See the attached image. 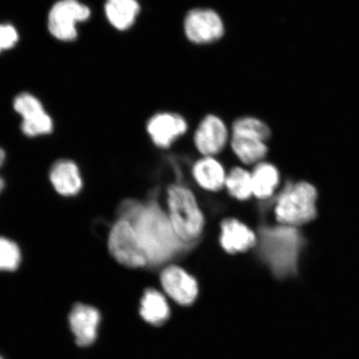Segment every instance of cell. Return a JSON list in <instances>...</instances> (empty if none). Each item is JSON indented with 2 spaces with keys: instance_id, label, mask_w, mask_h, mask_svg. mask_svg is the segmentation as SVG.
I'll list each match as a JSON object with an SVG mask.
<instances>
[{
  "instance_id": "52a82bcc",
  "label": "cell",
  "mask_w": 359,
  "mask_h": 359,
  "mask_svg": "<svg viewBox=\"0 0 359 359\" xmlns=\"http://www.w3.org/2000/svg\"><path fill=\"white\" fill-rule=\"evenodd\" d=\"M184 31L193 43L208 44L217 41L224 33L221 16L210 8H194L187 13Z\"/></svg>"
},
{
  "instance_id": "9a60e30c",
  "label": "cell",
  "mask_w": 359,
  "mask_h": 359,
  "mask_svg": "<svg viewBox=\"0 0 359 359\" xmlns=\"http://www.w3.org/2000/svg\"><path fill=\"white\" fill-rule=\"evenodd\" d=\"M192 174L197 184L206 191H218L226 183V172L222 165L212 156H205L197 161Z\"/></svg>"
},
{
  "instance_id": "cb8c5ba5",
  "label": "cell",
  "mask_w": 359,
  "mask_h": 359,
  "mask_svg": "<svg viewBox=\"0 0 359 359\" xmlns=\"http://www.w3.org/2000/svg\"><path fill=\"white\" fill-rule=\"evenodd\" d=\"M4 161H6V152H4V150L0 148V168L2 167V165L4 163ZM4 187V180L0 177V192L2 191Z\"/></svg>"
},
{
  "instance_id": "9c48e42d",
  "label": "cell",
  "mask_w": 359,
  "mask_h": 359,
  "mask_svg": "<svg viewBox=\"0 0 359 359\" xmlns=\"http://www.w3.org/2000/svg\"><path fill=\"white\" fill-rule=\"evenodd\" d=\"M160 280L165 293L183 306L194 303L198 295V283L182 267H165L161 273Z\"/></svg>"
},
{
  "instance_id": "6da1fadb",
  "label": "cell",
  "mask_w": 359,
  "mask_h": 359,
  "mask_svg": "<svg viewBox=\"0 0 359 359\" xmlns=\"http://www.w3.org/2000/svg\"><path fill=\"white\" fill-rule=\"evenodd\" d=\"M120 218L133 224L144 247L149 266L168 262L187 246L175 234L168 213L154 201L147 204L125 202L120 209Z\"/></svg>"
},
{
  "instance_id": "ac0fdd59",
  "label": "cell",
  "mask_w": 359,
  "mask_h": 359,
  "mask_svg": "<svg viewBox=\"0 0 359 359\" xmlns=\"http://www.w3.org/2000/svg\"><path fill=\"white\" fill-rule=\"evenodd\" d=\"M253 195L257 198L266 200L275 192L280 183V174L272 164L259 163L251 174Z\"/></svg>"
},
{
  "instance_id": "7a4b0ae2",
  "label": "cell",
  "mask_w": 359,
  "mask_h": 359,
  "mask_svg": "<svg viewBox=\"0 0 359 359\" xmlns=\"http://www.w3.org/2000/svg\"><path fill=\"white\" fill-rule=\"evenodd\" d=\"M304 238L298 229L282 226L264 227L259 233V252L278 278L297 272Z\"/></svg>"
},
{
  "instance_id": "d6986e66",
  "label": "cell",
  "mask_w": 359,
  "mask_h": 359,
  "mask_svg": "<svg viewBox=\"0 0 359 359\" xmlns=\"http://www.w3.org/2000/svg\"><path fill=\"white\" fill-rule=\"evenodd\" d=\"M231 144L238 158L247 165L259 163L268 151L266 142L241 135L232 134Z\"/></svg>"
},
{
  "instance_id": "8fae6325",
  "label": "cell",
  "mask_w": 359,
  "mask_h": 359,
  "mask_svg": "<svg viewBox=\"0 0 359 359\" xmlns=\"http://www.w3.org/2000/svg\"><path fill=\"white\" fill-rule=\"evenodd\" d=\"M229 138L228 129L219 116H205L197 128L194 136L196 149L205 156H213L226 147Z\"/></svg>"
},
{
  "instance_id": "ba28073f",
  "label": "cell",
  "mask_w": 359,
  "mask_h": 359,
  "mask_svg": "<svg viewBox=\"0 0 359 359\" xmlns=\"http://www.w3.org/2000/svg\"><path fill=\"white\" fill-rule=\"evenodd\" d=\"M13 107L22 116V131L27 136L36 137L53 131V121L38 98L29 93H21L16 97Z\"/></svg>"
},
{
  "instance_id": "277c9868",
  "label": "cell",
  "mask_w": 359,
  "mask_h": 359,
  "mask_svg": "<svg viewBox=\"0 0 359 359\" xmlns=\"http://www.w3.org/2000/svg\"><path fill=\"white\" fill-rule=\"evenodd\" d=\"M317 191L311 184H288L276 201L277 222L284 226L297 227L316 217Z\"/></svg>"
},
{
  "instance_id": "8992f818",
  "label": "cell",
  "mask_w": 359,
  "mask_h": 359,
  "mask_svg": "<svg viewBox=\"0 0 359 359\" xmlns=\"http://www.w3.org/2000/svg\"><path fill=\"white\" fill-rule=\"evenodd\" d=\"M90 15V8L78 0H60L49 12L48 29L56 39L72 41L77 38L78 22L88 20Z\"/></svg>"
},
{
  "instance_id": "2e32d148",
  "label": "cell",
  "mask_w": 359,
  "mask_h": 359,
  "mask_svg": "<svg viewBox=\"0 0 359 359\" xmlns=\"http://www.w3.org/2000/svg\"><path fill=\"white\" fill-rule=\"evenodd\" d=\"M140 10L137 0H107L105 4L107 20L119 31L132 28Z\"/></svg>"
},
{
  "instance_id": "44dd1931",
  "label": "cell",
  "mask_w": 359,
  "mask_h": 359,
  "mask_svg": "<svg viewBox=\"0 0 359 359\" xmlns=\"http://www.w3.org/2000/svg\"><path fill=\"white\" fill-rule=\"evenodd\" d=\"M232 134L259 139L266 142L271 137V132L268 126L251 116L238 118L232 125Z\"/></svg>"
},
{
  "instance_id": "7402d4cb",
  "label": "cell",
  "mask_w": 359,
  "mask_h": 359,
  "mask_svg": "<svg viewBox=\"0 0 359 359\" xmlns=\"http://www.w3.org/2000/svg\"><path fill=\"white\" fill-rule=\"evenodd\" d=\"M21 255L15 242L0 237V271H13L20 266Z\"/></svg>"
},
{
  "instance_id": "7c38bea8",
  "label": "cell",
  "mask_w": 359,
  "mask_h": 359,
  "mask_svg": "<svg viewBox=\"0 0 359 359\" xmlns=\"http://www.w3.org/2000/svg\"><path fill=\"white\" fill-rule=\"evenodd\" d=\"M100 320V313L89 305L78 304L72 309L69 324L79 346L87 347L94 343Z\"/></svg>"
},
{
  "instance_id": "5bb4252c",
  "label": "cell",
  "mask_w": 359,
  "mask_h": 359,
  "mask_svg": "<svg viewBox=\"0 0 359 359\" xmlns=\"http://www.w3.org/2000/svg\"><path fill=\"white\" fill-rule=\"evenodd\" d=\"M50 181L55 190L65 196L77 195L83 187L77 165L71 161H57L51 170Z\"/></svg>"
},
{
  "instance_id": "e0dca14e",
  "label": "cell",
  "mask_w": 359,
  "mask_h": 359,
  "mask_svg": "<svg viewBox=\"0 0 359 359\" xmlns=\"http://www.w3.org/2000/svg\"><path fill=\"white\" fill-rule=\"evenodd\" d=\"M140 314L148 324L160 326L170 316V308L163 294L155 289H147L141 300Z\"/></svg>"
},
{
  "instance_id": "603a6c76",
  "label": "cell",
  "mask_w": 359,
  "mask_h": 359,
  "mask_svg": "<svg viewBox=\"0 0 359 359\" xmlns=\"http://www.w3.org/2000/svg\"><path fill=\"white\" fill-rule=\"evenodd\" d=\"M19 41V34L15 27L10 25H0V52L15 46Z\"/></svg>"
},
{
  "instance_id": "4fadbf2b",
  "label": "cell",
  "mask_w": 359,
  "mask_h": 359,
  "mask_svg": "<svg viewBox=\"0 0 359 359\" xmlns=\"http://www.w3.org/2000/svg\"><path fill=\"white\" fill-rule=\"evenodd\" d=\"M219 243L229 254L243 253L257 245V238L246 224L234 218L224 219Z\"/></svg>"
},
{
  "instance_id": "3957f363",
  "label": "cell",
  "mask_w": 359,
  "mask_h": 359,
  "mask_svg": "<svg viewBox=\"0 0 359 359\" xmlns=\"http://www.w3.org/2000/svg\"><path fill=\"white\" fill-rule=\"evenodd\" d=\"M168 218L175 234L188 245L203 232L205 218L194 194L187 187L172 185L168 190Z\"/></svg>"
},
{
  "instance_id": "ffe728a7",
  "label": "cell",
  "mask_w": 359,
  "mask_h": 359,
  "mask_svg": "<svg viewBox=\"0 0 359 359\" xmlns=\"http://www.w3.org/2000/svg\"><path fill=\"white\" fill-rule=\"evenodd\" d=\"M226 189L230 195L239 201L248 200L253 195L252 177L246 170L241 168H233L226 175Z\"/></svg>"
},
{
  "instance_id": "5b68a950",
  "label": "cell",
  "mask_w": 359,
  "mask_h": 359,
  "mask_svg": "<svg viewBox=\"0 0 359 359\" xmlns=\"http://www.w3.org/2000/svg\"><path fill=\"white\" fill-rule=\"evenodd\" d=\"M107 245L111 257L122 266L132 269L149 266L144 247L127 219L120 218L114 224Z\"/></svg>"
},
{
  "instance_id": "30bf717a",
  "label": "cell",
  "mask_w": 359,
  "mask_h": 359,
  "mask_svg": "<svg viewBox=\"0 0 359 359\" xmlns=\"http://www.w3.org/2000/svg\"><path fill=\"white\" fill-rule=\"evenodd\" d=\"M185 118L173 112H159L151 116L147 124L148 135L156 147L168 148L187 131Z\"/></svg>"
},
{
  "instance_id": "d4e9b609",
  "label": "cell",
  "mask_w": 359,
  "mask_h": 359,
  "mask_svg": "<svg viewBox=\"0 0 359 359\" xmlns=\"http://www.w3.org/2000/svg\"><path fill=\"white\" fill-rule=\"evenodd\" d=\"M0 359H3L1 357H0Z\"/></svg>"
}]
</instances>
